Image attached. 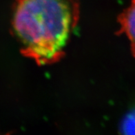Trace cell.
Listing matches in <instances>:
<instances>
[{"label":"cell","instance_id":"cell-3","mask_svg":"<svg viewBox=\"0 0 135 135\" xmlns=\"http://www.w3.org/2000/svg\"><path fill=\"white\" fill-rule=\"evenodd\" d=\"M120 130L123 134H135V108L131 110L123 119Z\"/></svg>","mask_w":135,"mask_h":135},{"label":"cell","instance_id":"cell-1","mask_svg":"<svg viewBox=\"0 0 135 135\" xmlns=\"http://www.w3.org/2000/svg\"><path fill=\"white\" fill-rule=\"evenodd\" d=\"M79 15V0H14L12 26L21 53L39 66L59 61Z\"/></svg>","mask_w":135,"mask_h":135},{"label":"cell","instance_id":"cell-2","mask_svg":"<svg viewBox=\"0 0 135 135\" xmlns=\"http://www.w3.org/2000/svg\"><path fill=\"white\" fill-rule=\"evenodd\" d=\"M118 21L120 31L128 37L132 53L135 57V0H132L129 6L119 15Z\"/></svg>","mask_w":135,"mask_h":135}]
</instances>
